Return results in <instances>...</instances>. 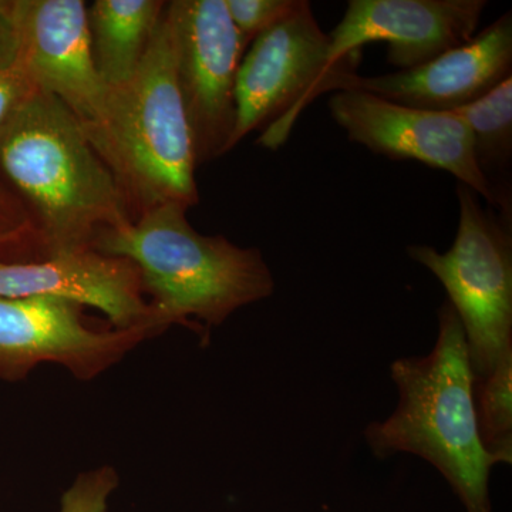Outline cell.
Returning <instances> with one entry per match:
<instances>
[{"label":"cell","instance_id":"obj_1","mask_svg":"<svg viewBox=\"0 0 512 512\" xmlns=\"http://www.w3.org/2000/svg\"><path fill=\"white\" fill-rule=\"evenodd\" d=\"M0 167L35 211L43 256L94 248L133 221L126 195L80 121L36 92L0 138Z\"/></svg>","mask_w":512,"mask_h":512},{"label":"cell","instance_id":"obj_2","mask_svg":"<svg viewBox=\"0 0 512 512\" xmlns=\"http://www.w3.org/2000/svg\"><path fill=\"white\" fill-rule=\"evenodd\" d=\"M390 376L399 404L392 416L366 427L373 456L423 458L446 478L466 512H493L490 473L497 461L478 434L466 335L450 302L440 306L439 333L429 355L394 360Z\"/></svg>","mask_w":512,"mask_h":512},{"label":"cell","instance_id":"obj_3","mask_svg":"<svg viewBox=\"0 0 512 512\" xmlns=\"http://www.w3.org/2000/svg\"><path fill=\"white\" fill-rule=\"evenodd\" d=\"M188 207L151 208L97 239L94 249L136 264L158 320L208 339L238 309L269 298L274 276L258 248L192 227Z\"/></svg>","mask_w":512,"mask_h":512},{"label":"cell","instance_id":"obj_4","mask_svg":"<svg viewBox=\"0 0 512 512\" xmlns=\"http://www.w3.org/2000/svg\"><path fill=\"white\" fill-rule=\"evenodd\" d=\"M87 137L138 215L170 202L190 208L200 201L173 30L165 12L136 74L107 89L103 119Z\"/></svg>","mask_w":512,"mask_h":512},{"label":"cell","instance_id":"obj_5","mask_svg":"<svg viewBox=\"0 0 512 512\" xmlns=\"http://www.w3.org/2000/svg\"><path fill=\"white\" fill-rule=\"evenodd\" d=\"M460 220L453 247L410 245L407 254L439 279L456 311L474 380L512 352V220L485 210L467 185H457Z\"/></svg>","mask_w":512,"mask_h":512},{"label":"cell","instance_id":"obj_6","mask_svg":"<svg viewBox=\"0 0 512 512\" xmlns=\"http://www.w3.org/2000/svg\"><path fill=\"white\" fill-rule=\"evenodd\" d=\"M360 62L362 50L330 62L329 36L311 3L299 0L288 16L256 37L239 64L237 120L229 151L258 128H264L259 146H284L302 110L320 94L335 92L339 80L357 73Z\"/></svg>","mask_w":512,"mask_h":512},{"label":"cell","instance_id":"obj_7","mask_svg":"<svg viewBox=\"0 0 512 512\" xmlns=\"http://www.w3.org/2000/svg\"><path fill=\"white\" fill-rule=\"evenodd\" d=\"M177 79L197 167L229 153L235 83L245 47L225 0H174L165 6Z\"/></svg>","mask_w":512,"mask_h":512},{"label":"cell","instance_id":"obj_8","mask_svg":"<svg viewBox=\"0 0 512 512\" xmlns=\"http://www.w3.org/2000/svg\"><path fill=\"white\" fill-rule=\"evenodd\" d=\"M83 309L55 296L0 298V377L20 379L33 367L55 363L89 382L154 338L147 329H94Z\"/></svg>","mask_w":512,"mask_h":512},{"label":"cell","instance_id":"obj_9","mask_svg":"<svg viewBox=\"0 0 512 512\" xmlns=\"http://www.w3.org/2000/svg\"><path fill=\"white\" fill-rule=\"evenodd\" d=\"M329 111L353 143L390 160H416L447 171L497 207L474 158L470 130L454 111L413 109L357 90L333 93Z\"/></svg>","mask_w":512,"mask_h":512},{"label":"cell","instance_id":"obj_10","mask_svg":"<svg viewBox=\"0 0 512 512\" xmlns=\"http://www.w3.org/2000/svg\"><path fill=\"white\" fill-rule=\"evenodd\" d=\"M9 15L18 57L37 89L56 97L92 133L103 119L107 87L94 66L86 2L13 0Z\"/></svg>","mask_w":512,"mask_h":512},{"label":"cell","instance_id":"obj_11","mask_svg":"<svg viewBox=\"0 0 512 512\" xmlns=\"http://www.w3.org/2000/svg\"><path fill=\"white\" fill-rule=\"evenodd\" d=\"M487 5L485 0H350L345 16L328 33L330 62H340L366 43L384 42L393 66H423L470 42Z\"/></svg>","mask_w":512,"mask_h":512},{"label":"cell","instance_id":"obj_12","mask_svg":"<svg viewBox=\"0 0 512 512\" xmlns=\"http://www.w3.org/2000/svg\"><path fill=\"white\" fill-rule=\"evenodd\" d=\"M28 296H55L99 309L114 329H147L154 336L165 330L136 264L94 248L37 261L0 262V298Z\"/></svg>","mask_w":512,"mask_h":512},{"label":"cell","instance_id":"obj_13","mask_svg":"<svg viewBox=\"0 0 512 512\" xmlns=\"http://www.w3.org/2000/svg\"><path fill=\"white\" fill-rule=\"evenodd\" d=\"M512 74V15L505 13L466 45L431 62L379 76L349 74L336 86L375 94L413 109L454 111L474 103Z\"/></svg>","mask_w":512,"mask_h":512},{"label":"cell","instance_id":"obj_14","mask_svg":"<svg viewBox=\"0 0 512 512\" xmlns=\"http://www.w3.org/2000/svg\"><path fill=\"white\" fill-rule=\"evenodd\" d=\"M165 6L161 0H96L87 6L94 66L107 89L136 74Z\"/></svg>","mask_w":512,"mask_h":512},{"label":"cell","instance_id":"obj_15","mask_svg":"<svg viewBox=\"0 0 512 512\" xmlns=\"http://www.w3.org/2000/svg\"><path fill=\"white\" fill-rule=\"evenodd\" d=\"M454 113L470 130L474 158L497 200L495 211L512 220V77Z\"/></svg>","mask_w":512,"mask_h":512},{"label":"cell","instance_id":"obj_16","mask_svg":"<svg viewBox=\"0 0 512 512\" xmlns=\"http://www.w3.org/2000/svg\"><path fill=\"white\" fill-rule=\"evenodd\" d=\"M477 429L484 450L497 464L512 463V352L490 375L474 380Z\"/></svg>","mask_w":512,"mask_h":512},{"label":"cell","instance_id":"obj_17","mask_svg":"<svg viewBox=\"0 0 512 512\" xmlns=\"http://www.w3.org/2000/svg\"><path fill=\"white\" fill-rule=\"evenodd\" d=\"M119 488L116 468L101 466L79 474L64 491L59 512H107L114 491Z\"/></svg>","mask_w":512,"mask_h":512},{"label":"cell","instance_id":"obj_18","mask_svg":"<svg viewBox=\"0 0 512 512\" xmlns=\"http://www.w3.org/2000/svg\"><path fill=\"white\" fill-rule=\"evenodd\" d=\"M299 0H225L244 47L281 22Z\"/></svg>","mask_w":512,"mask_h":512},{"label":"cell","instance_id":"obj_19","mask_svg":"<svg viewBox=\"0 0 512 512\" xmlns=\"http://www.w3.org/2000/svg\"><path fill=\"white\" fill-rule=\"evenodd\" d=\"M36 92L39 89L35 80L19 57L12 66L0 72V138L10 121Z\"/></svg>","mask_w":512,"mask_h":512},{"label":"cell","instance_id":"obj_20","mask_svg":"<svg viewBox=\"0 0 512 512\" xmlns=\"http://www.w3.org/2000/svg\"><path fill=\"white\" fill-rule=\"evenodd\" d=\"M19 42L9 15V2L0 0V72L16 62Z\"/></svg>","mask_w":512,"mask_h":512},{"label":"cell","instance_id":"obj_21","mask_svg":"<svg viewBox=\"0 0 512 512\" xmlns=\"http://www.w3.org/2000/svg\"><path fill=\"white\" fill-rule=\"evenodd\" d=\"M20 229L36 231L35 224L29 220L28 214L20 210L15 201L0 187V231H20Z\"/></svg>","mask_w":512,"mask_h":512},{"label":"cell","instance_id":"obj_22","mask_svg":"<svg viewBox=\"0 0 512 512\" xmlns=\"http://www.w3.org/2000/svg\"><path fill=\"white\" fill-rule=\"evenodd\" d=\"M30 237L37 239L36 231L33 229H20V231H0V249L10 247V245L20 244ZM39 242V239H37Z\"/></svg>","mask_w":512,"mask_h":512}]
</instances>
